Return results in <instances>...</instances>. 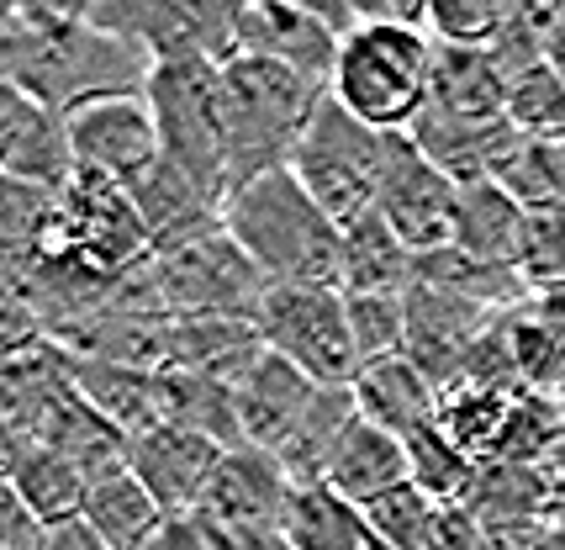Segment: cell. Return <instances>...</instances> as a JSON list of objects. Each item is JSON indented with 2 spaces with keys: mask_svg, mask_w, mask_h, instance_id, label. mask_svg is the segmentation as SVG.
<instances>
[{
  "mask_svg": "<svg viewBox=\"0 0 565 550\" xmlns=\"http://www.w3.org/2000/svg\"><path fill=\"white\" fill-rule=\"evenodd\" d=\"M222 455L227 451L217 440L191 424H148L127 440V472L159 498V508L170 519H180V514H196L201 508Z\"/></svg>",
  "mask_w": 565,
  "mask_h": 550,
  "instance_id": "obj_14",
  "label": "cell"
},
{
  "mask_svg": "<svg viewBox=\"0 0 565 550\" xmlns=\"http://www.w3.org/2000/svg\"><path fill=\"white\" fill-rule=\"evenodd\" d=\"M0 550H49V525L11 487H0Z\"/></svg>",
  "mask_w": 565,
  "mask_h": 550,
  "instance_id": "obj_39",
  "label": "cell"
},
{
  "mask_svg": "<svg viewBox=\"0 0 565 550\" xmlns=\"http://www.w3.org/2000/svg\"><path fill=\"white\" fill-rule=\"evenodd\" d=\"M70 149L79 170H96L106 180H143L164 149H159V123H153V106L148 96H96L85 106H74L70 117Z\"/></svg>",
  "mask_w": 565,
  "mask_h": 550,
  "instance_id": "obj_12",
  "label": "cell"
},
{
  "mask_svg": "<svg viewBox=\"0 0 565 550\" xmlns=\"http://www.w3.org/2000/svg\"><path fill=\"white\" fill-rule=\"evenodd\" d=\"M0 165L6 180L49 186V191H64L79 170L70 149V123L6 80H0Z\"/></svg>",
  "mask_w": 565,
  "mask_h": 550,
  "instance_id": "obj_16",
  "label": "cell"
},
{
  "mask_svg": "<svg viewBox=\"0 0 565 550\" xmlns=\"http://www.w3.org/2000/svg\"><path fill=\"white\" fill-rule=\"evenodd\" d=\"M360 424V402H354V387H322L318 402L307 408V419L296 424V434L280 445V466L291 482H328V466L344 445V434Z\"/></svg>",
  "mask_w": 565,
  "mask_h": 550,
  "instance_id": "obj_28",
  "label": "cell"
},
{
  "mask_svg": "<svg viewBox=\"0 0 565 550\" xmlns=\"http://www.w3.org/2000/svg\"><path fill=\"white\" fill-rule=\"evenodd\" d=\"M148 550H291V540L280 529H238L217 525L206 514H180L159 529V540Z\"/></svg>",
  "mask_w": 565,
  "mask_h": 550,
  "instance_id": "obj_35",
  "label": "cell"
},
{
  "mask_svg": "<svg viewBox=\"0 0 565 550\" xmlns=\"http://www.w3.org/2000/svg\"><path fill=\"white\" fill-rule=\"evenodd\" d=\"M291 476L275 461L270 451H254V445H238V451L222 455L217 476L206 487L196 514L217 519V525H238V529H280L286 525V503H291Z\"/></svg>",
  "mask_w": 565,
  "mask_h": 550,
  "instance_id": "obj_18",
  "label": "cell"
},
{
  "mask_svg": "<svg viewBox=\"0 0 565 550\" xmlns=\"http://www.w3.org/2000/svg\"><path fill=\"white\" fill-rule=\"evenodd\" d=\"M318 381L307 371H296L286 355L259 350L248 360V371L233 381V402H238V429L244 445L280 455V445L296 434V424L307 419V408L318 402Z\"/></svg>",
  "mask_w": 565,
  "mask_h": 550,
  "instance_id": "obj_17",
  "label": "cell"
},
{
  "mask_svg": "<svg viewBox=\"0 0 565 550\" xmlns=\"http://www.w3.org/2000/svg\"><path fill=\"white\" fill-rule=\"evenodd\" d=\"M550 70L565 80V11H561V22H555V32H550Z\"/></svg>",
  "mask_w": 565,
  "mask_h": 550,
  "instance_id": "obj_41",
  "label": "cell"
},
{
  "mask_svg": "<svg viewBox=\"0 0 565 550\" xmlns=\"http://www.w3.org/2000/svg\"><path fill=\"white\" fill-rule=\"evenodd\" d=\"M354 402H360V413H365L370 424L396 434V440L407 445L423 429H439L444 392L407 355H396V360L360 366V376H354Z\"/></svg>",
  "mask_w": 565,
  "mask_h": 550,
  "instance_id": "obj_21",
  "label": "cell"
},
{
  "mask_svg": "<svg viewBox=\"0 0 565 550\" xmlns=\"http://www.w3.org/2000/svg\"><path fill=\"white\" fill-rule=\"evenodd\" d=\"M555 402H561V413H565V381H561V392H555Z\"/></svg>",
  "mask_w": 565,
  "mask_h": 550,
  "instance_id": "obj_43",
  "label": "cell"
},
{
  "mask_svg": "<svg viewBox=\"0 0 565 550\" xmlns=\"http://www.w3.org/2000/svg\"><path fill=\"white\" fill-rule=\"evenodd\" d=\"M418 281V254L396 239L381 212L344 228V292L349 297H375V292H413Z\"/></svg>",
  "mask_w": 565,
  "mask_h": 550,
  "instance_id": "obj_27",
  "label": "cell"
},
{
  "mask_svg": "<svg viewBox=\"0 0 565 550\" xmlns=\"http://www.w3.org/2000/svg\"><path fill=\"white\" fill-rule=\"evenodd\" d=\"M344 38L322 22L312 0H244L238 6V53L248 59H270L296 75L328 85L339 64Z\"/></svg>",
  "mask_w": 565,
  "mask_h": 550,
  "instance_id": "obj_15",
  "label": "cell"
},
{
  "mask_svg": "<svg viewBox=\"0 0 565 550\" xmlns=\"http://www.w3.org/2000/svg\"><path fill=\"white\" fill-rule=\"evenodd\" d=\"M434 514H439V503L428 498L418 482H407V487H396V493H386L381 503L365 508L370 529H375V546L386 550H423V535L434 525Z\"/></svg>",
  "mask_w": 565,
  "mask_h": 550,
  "instance_id": "obj_36",
  "label": "cell"
},
{
  "mask_svg": "<svg viewBox=\"0 0 565 550\" xmlns=\"http://www.w3.org/2000/svg\"><path fill=\"white\" fill-rule=\"evenodd\" d=\"M79 519L96 529L106 550H148L153 540H159V529L170 525V514L159 508V498H153L132 472L90 482Z\"/></svg>",
  "mask_w": 565,
  "mask_h": 550,
  "instance_id": "obj_24",
  "label": "cell"
},
{
  "mask_svg": "<svg viewBox=\"0 0 565 550\" xmlns=\"http://www.w3.org/2000/svg\"><path fill=\"white\" fill-rule=\"evenodd\" d=\"M49 254L96 275H132L153 260V244L122 180L74 170V180L58 191V228H53Z\"/></svg>",
  "mask_w": 565,
  "mask_h": 550,
  "instance_id": "obj_8",
  "label": "cell"
},
{
  "mask_svg": "<svg viewBox=\"0 0 565 550\" xmlns=\"http://www.w3.org/2000/svg\"><path fill=\"white\" fill-rule=\"evenodd\" d=\"M508 96H513V80H508V70H502V59L492 49H449V43H439L428 112H439L449 123L492 127L508 123Z\"/></svg>",
  "mask_w": 565,
  "mask_h": 550,
  "instance_id": "obj_20",
  "label": "cell"
},
{
  "mask_svg": "<svg viewBox=\"0 0 565 550\" xmlns=\"http://www.w3.org/2000/svg\"><path fill=\"white\" fill-rule=\"evenodd\" d=\"M6 487H11V493H17V498H22L49 529L79 519L85 493H90L85 472H79L74 461H64L58 451H43V445L6 451Z\"/></svg>",
  "mask_w": 565,
  "mask_h": 550,
  "instance_id": "obj_26",
  "label": "cell"
},
{
  "mask_svg": "<svg viewBox=\"0 0 565 550\" xmlns=\"http://www.w3.org/2000/svg\"><path fill=\"white\" fill-rule=\"evenodd\" d=\"M280 535L291 540V550H375L365 508L328 482H296Z\"/></svg>",
  "mask_w": 565,
  "mask_h": 550,
  "instance_id": "obj_23",
  "label": "cell"
},
{
  "mask_svg": "<svg viewBox=\"0 0 565 550\" xmlns=\"http://www.w3.org/2000/svg\"><path fill=\"white\" fill-rule=\"evenodd\" d=\"M344 302L360 366L407 355V292H375V297H349L344 292Z\"/></svg>",
  "mask_w": 565,
  "mask_h": 550,
  "instance_id": "obj_32",
  "label": "cell"
},
{
  "mask_svg": "<svg viewBox=\"0 0 565 550\" xmlns=\"http://www.w3.org/2000/svg\"><path fill=\"white\" fill-rule=\"evenodd\" d=\"M540 550H565V525H544Z\"/></svg>",
  "mask_w": 565,
  "mask_h": 550,
  "instance_id": "obj_42",
  "label": "cell"
},
{
  "mask_svg": "<svg viewBox=\"0 0 565 550\" xmlns=\"http://www.w3.org/2000/svg\"><path fill=\"white\" fill-rule=\"evenodd\" d=\"M460 191H466V186H455L439 165L423 159V149L413 144V133H396L392 170H386V186H381L375 212L386 218V228H392L418 260H428V254L455 250Z\"/></svg>",
  "mask_w": 565,
  "mask_h": 550,
  "instance_id": "obj_11",
  "label": "cell"
},
{
  "mask_svg": "<svg viewBox=\"0 0 565 550\" xmlns=\"http://www.w3.org/2000/svg\"><path fill=\"white\" fill-rule=\"evenodd\" d=\"M375 550H386V546H375Z\"/></svg>",
  "mask_w": 565,
  "mask_h": 550,
  "instance_id": "obj_44",
  "label": "cell"
},
{
  "mask_svg": "<svg viewBox=\"0 0 565 550\" xmlns=\"http://www.w3.org/2000/svg\"><path fill=\"white\" fill-rule=\"evenodd\" d=\"M518 6L492 0H428V38L449 49H497V38L513 27Z\"/></svg>",
  "mask_w": 565,
  "mask_h": 550,
  "instance_id": "obj_33",
  "label": "cell"
},
{
  "mask_svg": "<svg viewBox=\"0 0 565 550\" xmlns=\"http://www.w3.org/2000/svg\"><path fill=\"white\" fill-rule=\"evenodd\" d=\"M487 546V525L470 514L466 503H439L434 525L423 535V550H481Z\"/></svg>",
  "mask_w": 565,
  "mask_h": 550,
  "instance_id": "obj_38",
  "label": "cell"
},
{
  "mask_svg": "<svg viewBox=\"0 0 565 550\" xmlns=\"http://www.w3.org/2000/svg\"><path fill=\"white\" fill-rule=\"evenodd\" d=\"M153 59L117 32H100L79 6L6 0L0 11V80L70 117L96 96H138Z\"/></svg>",
  "mask_w": 565,
  "mask_h": 550,
  "instance_id": "obj_1",
  "label": "cell"
},
{
  "mask_svg": "<svg viewBox=\"0 0 565 550\" xmlns=\"http://www.w3.org/2000/svg\"><path fill=\"white\" fill-rule=\"evenodd\" d=\"M259 339L265 350L286 355L296 371H307L318 387H354L360 350L349 328V302L333 286H270L259 302Z\"/></svg>",
  "mask_w": 565,
  "mask_h": 550,
  "instance_id": "obj_9",
  "label": "cell"
},
{
  "mask_svg": "<svg viewBox=\"0 0 565 550\" xmlns=\"http://www.w3.org/2000/svg\"><path fill=\"white\" fill-rule=\"evenodd\" d=\"M492 180L529 212L565 207V138H523L518 133V144L502 154Z\"/></svg>",
  "mask_w": 565,
  "mask_h": 550,
  "instance_id": "obj_30",
  "label": "cell"
},
{
  "mask_svg": "<svg viewBox=\"0 0 565 550\" xmlns=\"http://www.w3.org/2000/svg\"><path fill=\"white\" fill-rule=\"evenodd\" d=\"M132 292L148 302V313H174V318H259V302L270 292V281L254 271L227 228L201 239L191 250H174L148 260L143 271H132Z\"/></svg>",
  "mask_w": 565,
  "mask_h": 550,
  "instance_id": "obj_6",
  "label": "cell"
},
{
  "mask_svg": "<svg viewBox=\"0 0 565 550\" xmlns=\"http://www.w3.org/2000/svg\"><path fill=\"white\" fill-rule=\"evenodd\" d=\"M132 201H138V218L148 228V244H153V260L159 254H174V250H191L201 239L222 233V207L212 191H201L196 180L185 170H174L170 159H159L143 180L127 186Z\"/></svg>",
  "mask_w": 565,
  "mask_h": 550,
  "instance_id": "obj_19",
  "label": "cell"
},
{
  "mask_svg": "<svg viewBox=\"0 0 565 550\" xmlns=\"http://www.w3.org/2000/svg\"><path fill=\"white\" fill-rule=\"evenodd\" d=\"M513 392H497V387H476V381H460L444 392L439 408V429L460 445V451L476 461V466H492L502 455V440H508V419H513Z\"/></svg>",
  "mask_w": 565,
  "mask_h": 550,
  "instance_id": "obj_29",
  "label": "cell"
},
{
  "mask_svg": "<svg viewBox=\"0 0 565 550\" xmlns=\"http://www.w3.org/2000/svg\"><path fill=\"white\" fill-rule=\"evenodd\" d=\"M497 307L487 302H470L449 286H428L413 281L407 292V360L418 366L439 392H449L460 376H466L470 350L497 328Z\"/></svg>",
  "mask_w": 565,
  "mask_h": 550,
  "instance_id": "obj_13",
  "label": "cell"
},
{
  "mask_svg": "<svg viewBox=\"0 0 565 550\" xmlns=\"http://www.w3.org/2000/svg\"><path fill=\"white\" fill-rule=\"evenodd\" d=\"M328 85L270 59L238 53L222 64V133H227V197L254 180L291 170L296 144L318 117Z\"/></svg>",
  "mask_w": 565,
  "mask_h": 550,
  "instance_id": "obj_3",
  "label": "cell"
},
{
  "mask_svg": "<svg viewBox=\"0 0 565 550\" xmlns=\"http://www.w3.org/2000/svg\"><path fill=\"white\" fill-rule=\"evenodd\" d=\"M523 228H529V207L513 201L497 180L466 186L460 191V223H455V250L481 265H508L518 271V250H523Z\"/></svg>",
  "mask_w": 565,
  "mask_h": 550,
  "instance_id": "obj_25",
  "label": "cell"
},
{
  "mask_svg": "<svg viewBox=\"0 0 565 550\" xmlns=\"http://www.w3.org/2000/svg\"><path fill=\"white\" fill-rule=\"evenodd\" d=\"M100 32H117L153 59H206V64H233L238 59V6L217 0H106V6H79Z\"/></svg>",
  "mask_w": 565,
  "mask_h": 550,
  "instance_id": "obj_10",
  "label": "cell"
},
{
  "mask_svg": "<svg viewBox=\"0 0 565 550\" xmlns=\"http://www.w3.org/2000/svg\"><path fill=\"white\" fill-rule=\"evenodd\" d=\"M49 550H106V546H100V535L85 519H70V525L49 529Z\"/></svg>",
  "mask_w": 565,
  "mask_h": 550,
  "instance_id": "obj_40",
  "label": "cell"
},
{
  "mask_svg": "<svg viewBox=\"0 0 565 550\" xmlns=\"http://www.w3.org/2000/svg\"><path fill=\"white\" fill-rule=\"evenodd\" d=\"M407 482H413L407 445L396 434H386V429H375L360 413V424L344 434V445H339L333 466H328V487H339L349 503L370 508V503H381L386 493L407 487Z\"/></svg>",
  "mask_w": 565,
  "mask_h": 550,
  "instance_id": "obj_22",
  "label": "cell"
},
{
  "mask_svg": "<svg viewBox=\"0 0 565 550\" xmlns=\"http://www.w3.org/2000/svg\"><path fill=\"white\" fill-rule=\"evenodd\" d=\"M518 275H523L529 297L550 292V286H565V207L529 212L523 250H518Z\"/></svg>",
  "mask_w": 565,
  "mask_h": 550,
  "instance_id": "obj_37",
  "label": "cell"
},
{
  "mask_svg": "<svg viewBox=\"0 0 565 550\" xmlns=\"http://www.w3.org/2000/svg\"><path fill=\"white\" fill-rule=\"evenodd\" d=\"M222 228L270 286L344 292V228L307 197L291 170L254 180L222 207Z\"/></svg>",
  "mask_w": 565,
  "mask_h": 550,
  "instance_id": "obj_2",
  "label": "cell"
},
{
  "mask_svg": "<svg viewBox=\"0 0 565 550\" xmlns=\"http://www.w3.org/2000/svg\"><path fill=\"white\" fill-rule=\"evenodd\" d=\"M434 53L439 43L428 38V27L360 22L339 49L328 96L381 133H413V123L428 112Z\"/></svg>",
  "mask_w": 565,
  "mask_h": 550,
  "instance_id": "obj_4",
  "label": "cell"
},
{
  "mask_svg": "<svg viewBox=\"0 0 565 550\" xmlns=\"http://www.w3.org/2000/svg\"><path fill=\"white\" fill-rule=\"evenodd\" d=\"M407 461H413V482H418L434 503H470L481 466H476L444 429L413 434V440H407Z\"/></svg>",
  "mask_w": 565,
  "mask_h": 550,
  "instance_id": "obj_31",
  "label": "cell"
},
{
  "mask_svg": "<svg viewBox=\"0 0 565 550\" xmlns=\"http://www.w3.org/2000/svg\"><path fill=\"white\" fill-rule=\"evenodd\" d=\"M153 123H159V149L174 170L196 180L201 191L227 201V133H222V64L206 59H170L153 64L143 85Z\"/></svg>",
  "mask_w": 565,
  "mask_h": 550,
  "instance_id": "obj_7",
  "label": "cell"
},
{
  "mask_svg": "<svg viewBox=\"0 0 565 550\" xmlns=\"http://www.w3.org/2000/svg\"><path fill=\"white\" fill-rule=\"evenodd\" d=\"M508 123H513L523 138H565V80L550 70V59L513 80Z\"/></svg>",
  "mask_w": 565,
  "mask_h": 550,
  "instance_id": "obj_34",
  "label": "cell"
},
{
  "mask_svg": "<svg viewBox=\"0 0 565 550\" xmlns=\"http://www.w3.org/2000/svg\"><path fill=\"white\" fill-rule=\"evenodd\" d=\"M392 149H396V133L360 123L333 96H322L307 138L296 144L291 176L307 186V197L318 201L333 223L349 228L375 212L386 170H392Z\"/></svg>",
  "mask_w": 565,
  "mask_h": 550,
  "instance_id": "obj_5",
  "label": "cell"
}]
</instances>
